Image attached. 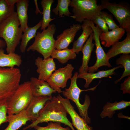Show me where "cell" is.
Masks as SVG:
<instances>
[{"instance_id":"cell-34","label":"cell","mask_w":130,"mask_h":130,"mask_svg":"<svg viewBox=\"0 0 130 130\" xmlns=\"http://www.w3.org/2000/svg\"><path fill=\"white\" fill-rule=\"evenodd\" d=\"M7 101L0 102V125L3 123L7 122Z\"/></svg>"},{"instance_id":"cell-22","label":"cell","mask_w":130,"mask_h":130,"mask_svg":"<svg viewBox=\"0 0 130 130\" xmlns=\"http://www.w3.org/2000/svg\"><path fill=\"white\" fill-rule=\"evenodd\" d=\"M81 27L82 32L77 39L73 43L72 48L76 54H78L80 52L82 51L84 43L93 32L91 27L88 25L87 20L84 21Z\"/></svg>"},{"instance_id":"cell-14","label":"cell","mask_w":130,"mask_h":130,"mask_svg":"<svg viewBox=\"0 0 130 130\" xmlns=\"http://www.w3.org/2000/svg\"><path fill=\"white\" fill-rule=\"evenodd\" d=\"M52 97L33 96L25 110L26 114L32 122L38 118L40 111L44 107L46 102Z\"/></svg>"},{"instance_id":"cell-37","label":"cell","mask_w":130,"mask_h":130,"mask_svg":"<svg viewBox=\"0 0 130 130\" xmlns=\"http://www.w3.org/2000/svg\"><path fill=\"white\" fill-rule=\"evenodd\" d=\"M34 2L36 7L35 13L37 15L39 13L41 14L42 12L39 9L38 7L37 0H34Z\"/></svg>"},{"instance_id":"cell-19","label":"cell","mask_w":130,"mask_h":130,"mask_svg":"<svg viewBox=\"0 0 130 130\" xmlns=\"http://www.w3.org/2000/svg\"><path fill=\"white\" fill-rule=\"evenodd\" d=\"M123 67L122 65H120L110 69L99 71L96 73L88 72L78 74L77 78H83L85 80L86 82L84 86V87L87 88L89 87L90 84L94 79L104 77L111 78L109 76L115 74V71L117 69Z\"/></svg>"},{"instance_id":"cell-8","label":"cell","mask_w":130,"mask_h":130,"mask_svg":"<svg viewBox=\"0 0 130 130\" xmlns=\"http://www.w3.org/2000/svg\"><path fill=\"white\" fill-rule=\"evenodd\" d=\"M102 10H108L119 23V26L126 32L130 31V9L126 5L112 3L108 0H102L100 5Z\"/></svg>"},{"instance_id":"cell-3","label":"cell","mask_w":130,"mask_h":130,"mask_svg":"<svg viewBox=\"0 0 130 130\" xmlns=\"http://www.w3.org/2000/svg\"><path fill=\"white\" fill-rule=\"evenodd\" d=\"M21 77L18 68L0 67V102L7 101L12 96L20 84Z\"/></svg>"},{"instance_id":"cell-36","label":"cell","mask_w":130,"mask_h":130,"mask_svg":"<svg viewBox=\"0 0 130 130\" xmlns=\"http://www.w3.org/2000/svg\"><path fill=\"white\" fill-rule=\"evenodd\" d=\"M8 5L12 6L14 5V4L19 2L20 0H5Z\"/></svg>"},{"instance_id":"cell-23","label":"cell","mask_w":130,"mask_h":130,"mask_svg":"<svg viewBox=\"0 0 130 130\" xmlns=\"http://www.w3.org/2000/svg\"><path fill=\"white\" fill-rule=\"evenodd\" d=\"M130 105V101H126L124 100L118 102L116 101L113 103L107 102L103 107V110L100 113V116L102 118L106 117L111 118L115 113L116 111L125 108Z\"/></svg>"},{"instance_id":"cell-15","label":"cell","mask_w":130,"mask_h":130,"mask_svg":"<svg viewBox=\"0 0 130 130\" xmlns=\"http://www.w3.org/2000/svg\"><path fill=\"white\" fill-rule=\"evenodd\" d=\"M33 96L52 97V94L56 92L46 82L31 77L30 81Z\"/></svg>"},{"instance_id":"cell-6","label":"cell","mask_w":130,"mask_h":130,"mask_svg":"<svg viewBox=\"0 0 130 130\" xmlns=\"http://www.w3.org/2000/svg\"><path fill=\"white\" fill-rule=\"evenodd\" d=\"M33 97L30 81L20 84L13 95L7 101L8 115L16 114L26 110Z\"/></svg>"},{"instance_id":"cell-38","label":"cell","mask_w":130,"mask_h":130,"mask_svg":"<svg viewBox=\"0 0 130 130\" xmlns=\"http://www.w3.org/2000/svg\"><path fill=\"white\" fill-rule=\"evenodd\" d=\"M6 46V44L5 41L0 39V48L3 49Z\"/></svg>"},{"instance_id":"cell-9","label":"cell","mask_w":130,"mask_h":130,"mask_svg":"<svg viewBox=\"0 0 130 130\" xmlns=\"http://www.w3.org/2000/svg\"><path fill=\"white\" fill-rule=\"evenodd\" d=\"M88 24L93 30V40L95 41V45L96 46L95 52L97 60L93 66L89 67L88 72L94 73L97 71L98 68L101 66H105L110 68L111 67V65L100 43L99 37L102 31L97 26H95L91 21H89Z\"/></svg>"},{"instance_id":"cell-18","label":"cell","mask_w":130,"mask_h":130,"mask_svg":"<svg viewBox=\"0 0 130 130\" xmlns=\"http://www.w3.org/2000/svg\"><path fill=\"white\" fill-rule=\"evenodd\" d=\"M93 40L92 32L84 45L82 49V51L83 53L82 62L81 66L79 69V74L88 72L89 68L88 64L95 45L93 42Z\"/></svg>"},{"instance_id":"cell-32","label":"cell","mask_w":130,"mask_h":130,"mask_svg":"<svg viewBox=\"0 0 130 130\" xmlns=\"http://www.w3.org/2000/svg\"><path fill=\"white\" fill-rule=\"evenodd\" d=\"M99 14L106 23L109 30H112L119 27L115 23L111 14L101 11L99 12Z\"/></svg>"},{"instance_id":"cell-21","label":"cell","mask_w":130,"mask_h":130,"mask_svg":"<svg viewBox=\"0 0 130 130\" xmlns=\"http://www.w3.org/2000/svg\"><path fill=\"white\" fill-rule=\"evenodd\" d=\"M21 56L15 52L5 54L3 49L0 48V67H20L22 63Z\"/></svg>"},{"instance_id":"cell-10","label":"cell","mask_w":130,"mask_h":130,"mask_svg":"<svg viewBox=\"0 0 130 130\" xmlns=\"http://www.w3.org/2000/svg\"><path fill=\"white\" fill-rule=\"evenodd\" d=\"M74 69L71 64H67L65 67L55 70L46 82L52 88L60 93L62 92L61 88L65 87L68 80L72 78Z\"/></svg>"},{"instance_id":"cell-28","label":"cell","mask_w":130,"mask_h":130,"mask_svg":"<svg viewBox=\"0 0 130 130\" xmlns=\"http://www.w3.org/2000/svg\"><path fill=\"white\" fill-rule=\"evenodd\" d=\"M70 0H58L56 7L53 9L52 12L56 15L59 17L64 16L69 17L72 15L68 8Z\"/></svg>"},{"instance_id":"cell-12","label":"cell","mask_w":130,"mask_h":130,"mask_svg":"<svg viewBox=\"0 0 130 130\" xmlns=\"http://www.w3.org/2000/svg\"><path fill=\"white\" fill-rule=\"evenodd\" d=\"M81 28L80 25L73 24L69 28L64 30L57 37L55 42V49L62 50L67 48L73 41L76 33Z\"/></svg>"},{"instance_id":"cell-27","label":"cell","mask_w":130,"mask_h":130,"mask_svg":"<svg viewBox=\"0 0 130 130\" xmlns=\"http://www.w3.org/2000/svg\"><path fill=\"white\" fill-rule=\"evenodd\" d=\"M54 1L53 0H42L41 1V5L43 9L41 13L43 18L41 27V30L46 29L50 25V22L56 18H51L50 16L51 6Z\"/></svg>"},{"instance_id":"cell-24","label":"cell","mask_w":130,"mask_h":130,"mask_svg":"<svg viewBox=\"0 0 130 130\" xmlns=\"http://www.w3.org/2000/svg\"><path fill=\"white\" fill-rule=\"evenodd\" d=\"M28 0H20L16 3L17 14L22 32L28 27L27 12L29 5Z\"/></svg>"},{"instance_id":"cell-16","label":"cell","mask_w":130,"mask_h":130,"mask_svg":"<svg viewBox=\"0 0 130 130\" xmlns=\"http://www.w3.org/2000/svg\"><path fill=\"white\" fill-rule=\"evenodd\" d=\"M126 32L125 39L122 41H118L112 45L106 53L109 60L119 54H129L130 53V31Z\"/></svg>"},{"instance_id":"cell-1","label":"cell","mask_w":130,"mask_h":130,"mask_svg":"<svg viewBox=\"0 0 130 130\" xmlns=\"http://www.w3.org/2000/svg\"><path fill=\"white\" fill-rule=\"evenodd\" d=\"M66 110L63 105L57 97L54 96L47 101L43 108L40 111L38 117L31 124L23 128L26 130L34 128L40 123L49 122H58L64 124L70 128L72 130H75L72 123L67 117Z\"/></svg>"},{"instance_id":"cell-11","label":"cell","mask_w":130,"mask_h":130,"mask_svg":"<svg viewBox=\"0 0 130 130\" xmlns=\"http://www.w3.org/2000/svg\"><path fill=\"white\" fill-rule=\"evenodd\" d=\"M56 97L70 116L73 126L77 130H93V127L88 125L86 121L77 113L71 104L69 99L63 98L59 94Z\"/></svg>"},{"instance_id":"cell-2","label":"cell","mask_w":130,"mask_h":130,"mask_svg":"<svg viewBox=\"0 0 130 130\" xmlns=\"http://www.w3.org/2000/svg\"><path fill=\"white\" fill-rule=\"evenodd\" d=\"M17 12H14L0 24V37L6 43L8 54L15 52L20 43L22 32Z\"/></svg>"},{"instance_id":"cell-5","label":"cell","mask_w":130,"mask_h":130,"mask_svg":"<svg viewBox=\"0 0 130 130\" xmlns=\"http://www.w3.org/2000/svg\"><path fill=\"white\" fill-rule=\"evenodd\" d=\"M56 30L55 25L52 24L50 25L46 29L43 30L41 32H37L34 42L27 48V51H36L42 55L44 59L50 57L52 52L55 49V40L53 35Z\"/></svg>"},{"instance_id":"cell-35","label":"cell","mask_w":130,"mask_h":130,"mask_svg":"<svg viewBox=\"0 0 130 130\" xmlns=\"http://www.w3.org/2000/svg\"><path fill=\"white\" fill-rule=\"evenodd\" d=\"M120 90L123 92V94L130 93V76L125 79L123 83L121 84Z\"/></svg>"},{"instance_id":"cell-4","label":"cell","mask_w":130,"mask_h":130,"mask_svg":"<svg viewBox=\"0 0 130 130\" xmlns=\"http://www.w3.org/2000/svg\"><path fill=\"white\" fill-rule=\"evenodd\" d=\"M78 72H75L70 79V85L68 88H66L65 91H62V94L66 98L71 100L76 104L81 116L88 124L91 123V120L88 116V110L91 104V100L89 96L85 95L84 103L81 104L79 101L80 94L83 91H94L96 89L99 84L95 86L86 90L80 89L78 86L77 83Z\"/></svg>"},{"instance_id":"cell-7","label":"cell","mask_w":130,"mask_h":130,"mask_svg":"<svg viewBox=\"0 0 130 130\" xmlns=\"http://www.w3.org/2000/svg\"><path fill=\"white\" fill-rule=\"evenodd\" d=\"M96 0H72L69 6L72 7L73 14L70 17L80 23L85 20L91 21L101 11V6Z\"/></svg>"},{"instance_id":"cell-30","label":"cell","mask_w":130,"mask_h":130,"mask_svg":"<svg viewBox=\"0 0 130 130\" xmlns=\"http://www.w3.org/2000/svg\"><path fill=\"white\" fill-rule=\"evenodd\" d=\"M14 5L9 6L5 0H0V24L14 12Z\"/></svg>"},{"instance_id":"cell-13","label":"cell","mask_w":130,"mask_h":130,"mask_svg":"<svg viewBox=\"0 0 130 130\" xmlns=\"http://www.w3.org/2000/svg\"><path fill=\"white\" fill-rule=\"evenodd\" d=\"M35 64L37 68L36 72L39 74L38 79L40 80L46 81L56 70V65L52 57L43 59L38 57L35 59Z\"/></svg>"},{"instance_id":"cell-17","label":"cell","mask_w":130,"mask_h":130,"mask_svg":"<svg viewBox=\"0 0 130 130\" xmlns=\"http://www.w3.org/2000/svg\"><path fill=\"white\" fill-rule=\"evenodd\" d=\"M125 31L119 27L106 32H102L99 37L100 40L104 47H109L119 41L124 35Z\"/></svg>"},{"instance_id":"cell-31","label":"cell","mask_w":130,"mask_h":130,"mask_svg":"<svg viewBox=\"0 0 130 130\" xmlns=\"http://www.w3.org/2000/svg\"><path fill=\"white\" fill-rule=\"evenodd\" d=\"M35 130H72L68 126L64 128L61 125V123L58 122H50L47 126L41 127L37 125L34 127Z\"/></svg>"},{"instance_id":"cell-29","label":"cell","mask_w":130,"mask_h":130,"mask_svg":"<svg viewBox=\"0 0 130 130\" xmlns=\"http://www.w3.org/2000/svg\"><path fill=\"white\" fill-rule=\"evenodd\" d=\"M116 63L118 65H121L124 67V71L121 77L114 81L117 84L123 78L130 75V55L128 54H123L117 59Z\"/></svg>"},{"instance_id":"cell-20","label":"cell","mask_w":130,"mask_h":130,"mask_svg":"<svg viewBox=\"0 0 130 130\" xmlns=\"http://www.w3.org/2000/svg\"><path fill=\"white\" fill-rule=\"evenodd\" d=\"M7 119L9 124L4 130H17L28 121L31 120L25 110L16 114L8 115Z\"/></svg>"},{"instance_id":"cell-25","label":"cell","mask_w":130,"mask_h":130,"mask_svg":"<svg viewBox=\"0 0 130 130\" xmlns=\"http://www.w3.org/2000/svg\"><path fill=\"white\" fill-rule=\"evenodd\" d=\"M42 23V20H41L36 25L32 27H28L24 32L20 46V50L21 53L25 52L29 42L32 38L35 37L37 31L41 27Z\"/></svg>"},{"instance_id":"cell-26","label":"cell","mask_w":130,"mask_h":130,"mask_svg":"<svg viewBox=\"0 0 130 130\" xmlns=\"http://www.w3.org/2000/svg\"><path fill=\"white\" fill-rule=\"evenodd\" d=\"M51 56L53 59H57L61 63L64 64L69 60L75 59L77 55L72 49H70L67 48L62 50L54 49L52 52Z\"/></svg>"},{"instance_id":"cell-33","label":"cell","mask_w":130,"mask_h":130,"mask_svg":"<svg viewBox=\"0 0 130 130\" xmlns=\"http://www.w3.org/2000/svg\"><path fill=\"white\" fill-rule=\"evenodd\" d=\"M95 24L102 32H106L109 31V29L105 22L100 16L99 13L96 15L91 21Z\"/></svg>"},{"instance_id":"cell-39","label":"cell","mask_w":130,"mask_h":130,"mask_svg":"<svg viewBox=\"0 0 130 130\" xmlns=\"http://www.w3.org/2000/svg\"></svg>"}]
</instances>
